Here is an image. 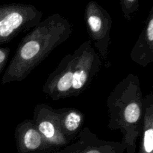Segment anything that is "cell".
<instances>
[{"instance_id": "cell-1", "label": "cell", "mask_w": 153, "mask_h": 153, "mask_svg": "<svg viewBox=\"0 0 153 153\" xmlns=\"http://www.w3.org/2000/svg\"><path fill=\"white\" fill-rule=\"evenodd\" d=\"M73 32L71 23L56 13L40 22L21 40L1 79V84L20 82Z\"/></svg>"}, {"instance_id": "cell-2", "label": "cell", "mask_w": 153, "mask_h": 153, "mask_svg": "<svg viewBox=\"0 0 153 153\" xmlns=\"http://www.w3.org/2000/svg\"><path fill=\"white\" fill-rule=\"evenodd\" d=\"M102 64L91 41L86 40L61 59L48 76L42 91L53 101L78 97L95 79Z\"/></svg>"}, {"instance_id": "cell-3", "label": "cell", "mask_w": 153, "mask_h": 153, "mask_svg": "<svg viewBox=\"0 0 153 153\" xmlns=\"http://www.w3.org/2000/svg\"><path fill=\"white\" fill-rule=\"evenodd\" d=\"M135 76L128 75L117 83L106 100L109 114L107 127L123 134L121 143L133 153L141 117L140 91Z\"/></svg>"}, {"instance_id": "cell-4", "label": "cell", "mask_w": 153, "mask_h": 153, "mask_svg": "<svg viewBox=\"0 0 153 153\" xmlns=\"http://www.w3.org/2000/svg\"><path fill=\"white\" fill-rule=\"evenodd\" d=\"M42 16L43 12L32 4L10 3L0 5V44L32 29L41 22Z\"/></svg>"}, {"instance_id": "cell-5", "label": "cell", "mask_w": 153, "mask_h": 153, "mask_svg": "<svg viewBox=\"0 0 153 153\" xmlns=\"http://www.w3.org/2000/svg\"><path fill=\"white\" fill-rule=\"evenodd\" d=\"M85 21L88 33L102 62L111 67L108 48L111 43L112 18L108 12L94 0L88 1L85 9Z\"/></svg>"}, {"instance_id": "cell-6", "label": "cell", "mask_w": 153, "mask_h": 153, "mask_svg": "<svg viewBox=\"0 0 153 153\" xmlns=\"http://www.w3.org/2000/svg\"><path fill=\"white\" fill-rule=\"evenodd\" d=\"M32 120L52 153L69 145L61 131L57 109L45 103L37 105L33 112Z\"/></svg>"}, {"instance_id": "cell-7", "label": "cell", "mask_w": 153, "mask_h": 153, "mask_svg": "<svg viewBox=\"0 0 153 153\" xmlns=\"http://www.w3.org/2000/svg\"><path fill=\"white\" fill-rule=\"evenodd\" d=\"M125 150L120 141L102 140L90 128L85 127L76 141L52 153H123Z\"/></svg>"}, {"instance_id": "cell-8", "label": "cell", "mask_w": 153, "mask_h": 153, "mask_svg": "<svg viewBox=\"0 0 153 153\" xmlns=\"http://www.w3.org/2000/svg\"><path fill=\"white\" fill-rule=\"evenodd\" d=\"M14 137L18 153H52L32 120L19 123L15 128Z\"/></svg>"}, {"instance_id": "cell-9", "label": "cell", "mask_w": 153, "mask_h": 153, "mask_svg": "<svg viewBox=\"0 0 153 153\" xmlns=\"http://www.w3.org/2000/svg\"><path fill=\"white\" fill-rule=\"evenodd\" d=\"M57 110L59 114L61 131L70 144L78 138L79 133L83 129L85 114L73 107L62 108Z\"/></svg>"}, {"instance_id": "cell-10", "label": "cell", "mask_w": 153, "mask_h": 153, "mask_svg": "<svg viewBox=\"0 0 153 153\" xmlns=\"http://www.w3.org/2000/svg\"><path fill=\"white\" fill-rule=\"evenodd\" d=\"M120 6L124 18L126 20H129L131 14L137 10L138 4L136 0H120Z\"/></svg>"}, {"instance_id": "cell-11", "label": "cell", "mask_w": 153, "mask_h": 153, "mask_svg": "<svg viewBox=\"0 0 153 153\" xmlns=\"http://www.w3.org/2000/svg\"><path fill=\"white\" fill-rule=\"evenodd\" d=\"M143 150L144 153L153 152V128L146 127L144 129L143 136Z\"/></svg>"}, {"instance_id": "cell-12", "label": "cell", "mask_w": 153, "mask_h": 153, "mask_svg": "<svg viewBox=\"0 0 153 153\" xmlns=\"http://www.w3.org/2000/svg\"><path fill=\"white\" fill-rule=\"evenodd\" d=\"M10 49L9 47H0V75L7 64Z\"/></svg>"}, {"instance_id": "cell-13", "label": "cell", "mask_w": 153, "mask_h": 153, "mask_svg": "<svg viewBox=\"0 0 153 153\" xmlns=\"http://www.w3.org/2000/svg\"><path fill=\"white\" fill-rule=\"evenodd\" d=\"M152 128H153V121H152Z\"/></svg>"}]
</instances>
